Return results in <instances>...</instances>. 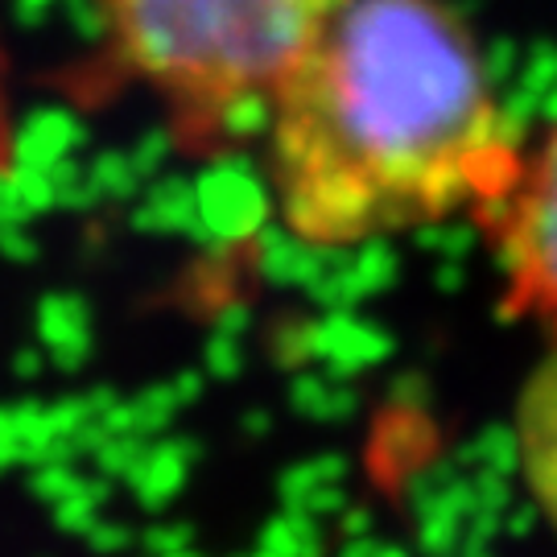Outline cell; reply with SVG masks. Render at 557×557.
<instances>
[{"instance_id":"cell-4","label":"cell","mask_w":557,"mask_h":557,"mask_svg":"<svg viewBox=\"0 0 557 557\" xmlns=\"http://www.w3.org/2000/svg\"><path fill=\"white\" fill-rule=\"evenodd\" d=\"M517 458L529 496L557 529V338L520 393Z\"/></svg>"},{"instance_id":"cell-5","label":"cell","mask_w":557,"mask_h":557,"mask_svg":"<svg viewBox=\"0 0 557 557\" xmlns=\"http://www.w3.org/2000/svg\"><path fill=\"white\" fill-rule=\"evenodd\" d=\"M314 4H322V9H331V4H335V0H314Z\"/></svg>"},{"instance_id":"cell-3","label":"cell","mask_w":557,"mask_h":557,"mask_svg":"<svg viewBox=\"0 0 557 557\" xmlns=\"http://www.w3.org/2000/svg\"><path fill=\"white\" fill-rule=\"evenodd\" d=\"M479 227L504 277V310L557 338V120L524 145L517 178Z\"/></svg>"},{"instance_id":"cell-2","label":"cell","mask_w":557,"mask_h":557,"mask_svg":"<svg viewBox=\"0 0 557 557\" xmlns=\"http://www.w3.org/2000/svg\"><path fill=\"white\" fill-rule=\"evenodd\" d=\"M133 75L199 137L260 112L326 9L314 0H96Z\"/></svg>"},{"instance_id":"cell-1","label":"cell","mask_w":557,"mask_h":557,"mask_svg":"<svg viewBox=\"0 0 557 557\" xmlns=\"http://www.w3.org/2000/svg\"><path fill=\"white\" fill-rule=\"evenodd\" d=\"M520 153L475 29L446 0H335L264 103L269 190L306 248L483 220Z\"/></svg>"}]
</instances>
